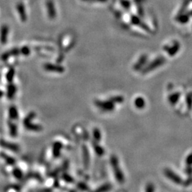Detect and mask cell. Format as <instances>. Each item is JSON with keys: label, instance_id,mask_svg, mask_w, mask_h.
<instances>
[{"label": "cell", "instance_id": "1f68e13d", "mask_svg": "<svg viewBox=\"0 0 192 192\" xmlns=\"http://www.w3.org/2000/svg\"><path fill=\"white\" fill-rule=\"evenodd\" d=\"M187 174L188 175H191L192 174V169L191 167H189V168H187V169L186 170Z\"/></svg>", "mask_w": 192, "mask_h": 192}, {"label": "cell", "instance_id": "8fae6325", "mask_svg": "<svg viewBox=\"0 0 192 192\" xmlns=\"http://www.w3.org/2000/svg\"><path fill=\"white\" fill-rule=\"evenodd\" d=\"M16 92V87L14 84H9L7 88V97L9 99H11L14 97Z\"/></svg>", "mask_w": 192, "mask_h": 192}, {"label": "cell", "instance_id": "8992f818", "mask_svg": "<svg viewBox=\"0 0 192 192\" xmlns=\"http://www.w3.org/2000/svg\"><path fill=\"white\" fill-rule=\"evenodd\" d=\"M164 59L163 58H159V59L154 61L153 62H152L150 65L147 66V67L145 68L143 73H145L150 72V71L153 70V69L156 68L158 67V66L162 65V64H164Z\"/></svg>", "mask_w": 192, "mask_h": 192}, {"label": "cell", "instance_id": "3957f363", "mask_svg": "<svg viewBox=\"0 0 192 192\" xmlns=\"http://www.w3.org/2000/svg\"><path fill=\"white\" fill-rule=\"evenodd\" d=\"M164 173L165 176L168 179H169L174 183L177 184H181L183 183L181 177L177 175L176 174H175L173 171H172L171 169H165Z\"/></svg>", "mask_w": 192, "mask_h": 192}, {"label": "cell", "instance_id": "7c38bea8", "mask_svg": "<svg viewBox=\"0 0 192 192\" xmlns=\"http://www.w3.org/2000/svg\"><path fill=\"white\" fill-rule=\"evenodd\" d=\"M135 105L137 108L142 109L145 106V100L142 97H136L135 100Z\"/></svg>", "mask_w": 192, "mask_h": 192}, {"label": "cell", "instance_id": "ac0fdd59", "mask_svg": "<svg viewBox=\"0 0 192 192\" xmlns=\"http://www.w3.org/2000/svg\"><path fill=\"white\" fill-rule=\"evenodd\" d=\"M30 49H29V47H27V46H23L20 49V54L24 56H29V54H30Z\"/></svg>", "mask_w": 192, "mask_h": 192}, {"label": "cell", "instance_id": "7402d4cb", "mask_svg": "<svg viewBox=\"0 0 192 192\" xmlns=\"http://www.w3.org/2000/svg\"><path fill=\"white\" fill-rule=\"evenodd\" d=\"M83 155H84V163H85V165L88 164L89 155H88V150H86V149H84Z\"/></svg>", "mask_w": 192, "mask_h": 192}, {"label": "cell", "instance_id": "f546056e", "mask_svg": "<svg viewBox=\"0 0 192 192\" xmlns=\"http://www.w3.org/2000/svg\"><path fill=\"white\" fill-rule=\"evenodd\" d=\"M14 175H15V176L17 177V178H21V172L19 171V170H18V169H16L15 171H14Z\"/></svg>", "mask_w": 192, "mask_h": 192}, {"label": "cell", "instance_id": "44dd1931", "mask_svg": "<svg viewBox=\"0 0 192 192\" xmlns=\"http://www.w3.org/2000/svg\"><path fill=\"white\" fill-rule=\"evenodd\" d=\"M110 185H108V184L104 185V186H102L100 187V188H97V190H95V192H105V191H108V190L110 189Z\"/></svg>", "mask_w": 192, "mask_h": 192}, {"label": "cell", "instance_id": "d6a6232c", "mask_svg": "<svg viewBox=\"0 0 192 192\" xmlns=\"http://www.w3.org/2000/svg\"><path fill=\"white\" fill-rule=\"evenodd\" d=\"M191 183H192V179L188 180V181L186 182V185H188V184H191Z\"/></svg>", "mask_w": 192, "mask_h": 192}, {"label": "cell", "instance_id": "484cf974", "mask_svg": "<svg viewBox=\"0 0 192 192\" xmlns=\"http://www.w3.org/2000/svg\"><path fill=\"white\" fill-rule=\"evenodd\" d=\"M146 192H155V186L152 183H149L146 187Z\"/></svg>", "mask_w": 192, "mask_h": 192}, {"label": "cell", "instance_id": "4316f807", "mask_svg": "<svg viewBox=\"0 0 192 192\" xmlns=\"http://www.w3.org/2000/svg\"><path fill=\"white\" fill-rule=\"evenodd\" d=\"M178 50H179V45L176 44V45L174 46L173 49L172 48L171 49L169 50V53L170 55H174V54H175V53H176Z\"/></svg>", "mask_w": 192, "mask_h": 192}, {"label": "cell", "instance_id": "d4e9b609", "mask_svg": "<svg viewBox=\"0 0 192 192\" xmlns=\"http://www.w3.org/2000/svg\"><path fill=\"white\" fill-rule=\"evenodd\" d=\"M94 149H95V151L97 155H102V154H103V150L102 149V147L98 146V145H94Z\"/></svg>", "mask_w": 192, "mask_h": 192}, {"label": "cell", "instance_id": "603a6c76", "mask_svg": "<svg viewBox=\"0 0 192 192\" xmlns=\"http://www.w3.org/2000/svg\"><path fill=\"white\" fill-rule=\"evenodd\" d=\"M131 21H132V23L133 24H135V25H138V26H140V24H142L141 23V21H140V19H139L138 17H137V16H133L132 17V19H131Z\"/></svg>", "mask_w": 192, "mask_h": 192}, {"label": "cell", "instance_id": "277c9868", "mask_svg": "<svg viewBox=\"0 0 192 192\" xmlns=\"http://www.w3.org/2000/svg\"><path fill=\"white\" fill-rule=\"evenodd\" d=\"M9 31V26L6 24H4L1 26V29H0V43L3 45L6 44L7 42Z\"/></svg>", "mask_w": 192, "mask_h": 192}, {"label": "cell", "instance_id": "9c48e42d", "mask_svg": "<svg viewBox=\"0 0 192 192\" xmlns=\"http://www.w3.org/2000/svg\"><path fill=\"white\" fill-rule=\"evenodd\" d=\"M16 9H17L18 13H19V16H20L21 20L23 21V22H25L27 19V16H26V9H25V6H24V4L22 3H18L17 5H16Z\"/></svg>", "mask_w": 192, "mask_h": 192}, {"label": "cell", "instance_id": "6da1fadb", "mask_svg": "<svg viewBox=\"0 0 192 192\" xmlns=\"http://www.w3.org/2000/svg\"><path fill=\"white\" fill-rule=\"evenodd\" d=\"M110 164L112 167L114 174H115V178L117 181L120 183H123L125 181V177H124L123 173H122L121 169H120V165H119V162L116 156H112L110 158Z\"/></svg>", "mask_w": 192, "mask_h": 192}, {"label": "cell", "instance_id": "d6986e66", "mask_svg": "<svg viewBox=\"0 0 192 192\" xmlns=\"http://www.w3.org/2000/svg\"><path fill=\"white\" fill-rule=\"evenodd\" d=\"M61 147H62V146H61V144L58 143V142H57V143H56L55 145H54V155H55V156H57V155L59 154Z\"/></svg>", "mask_w": 192, "mask_h": 192}, {"label": "cell", "instance_id": "9a60e30c", "mask_svg": "<svg viewBox=\"0 0 192 192\" xmlns=\"http://www.w3.org/2000/svg\"><path fill=\"white\" fill-rule=\"evenodd\" d=\"M14 74H15V70H14V68H11L8 71V72L6 73V78L9 83L12 82L14 77Z\"/></svg>", "mask_w": 192, "mask_h": 192}, {"label": "cell", "instance_id": "ba28073f", "mask_svg": "<svg viewBox=\"0 0 192 192\" xmlns=\"http://www.w3.org/2000/svg\"><path fill=\"white\" fill-rule=\"evenodd\" d=\"M46 7H47L48 14L50 19H54L56 16V11L55 9L54 2L51 0H48L46 1Z\"/></svg>", "mask_w": 192, "mask_h": 192}, {"label": "cell", "instance_id": "5bb4252c", "mask_svg": "<svg viewBox=\"0 0 192 192\" xmlns=\"http://www.w3.org/2000/svg\"><path fill=\"white\" fill-rule=\"evenodd\" d=\"M179 97H180V94L178 93V92L172 94V95L169 97V102L172 104V105H174V104H176V102H178Z\"/></svg>", "mask_w": 192, "mask_h": 192}, {"label": "cell", "instance_id": "4dcf8cb0", "mask_svg": "<svg viewBox=\"0 0 192 192\" xmlns=\"http://www.w3.org/2000/svg\"><path fill=\"white\" fill-rule=\"evenodd\" d=\"M122 4L125 7H129V6H130V2L128 1H126V0L122 1Z\"/></svg>", "mask_w": 192, "mask_h": 192}, {"label": "cell", "instance_id": "e0dca14e", "mask_svg": "<svg viewBox=\"0 0 192 192\" xmlns=\"http://www.w3.org/2000/svg\"><path fill=\"white\" fill-rule=\"evenodd\" d=\"M110 100H111L114 103H121V102L124 101V98L122 96H115V97H111Z\"/></svg>", "mask_w": 192, "mask_h": 192}, {"label": "cell", "instance_id": "e575fe53", "mask_svg": "<svg viewBox=\"0 0 192 192\" xmlns=\"http://www.w3.org/2000/svg\"><path fill=\"white\" fill-rule=\"evenodd\" d=\"M3 94H4V92H3L2 91H1V90H0V97H1V96L3 95Z\"/></svg>", "mask_w": 192, "mask_h": 192}, {"label": "cell", "instance_id": "83f0119b", "mask_svg": "<svg viewBox=\"0 0 192 192\" xmlns=\"http://www.w3.org/2000/svg\"><path fill=\"white\" fill-rule=\"evenodd\" d=\"M186 163L188 166H191L192 165V153L188 155V157L186 159Z\"/></svg>", "mask_w": 192, "mask_h": 192}, {"label": "cell", "instance_id": "f1b7e54d", "mask_svg": "<svg viewBox=\"0 0 192 192\" xmlns=\"http://www.w3.org/2000/svg\"><path fill=\"white\" fill-rule=\"evenodd\" d=\"M11 129V136H16V127L15 125H11L10 126Z\"/></svg>", "mask_w": 192, "mask_h": 192}, {"label": "cell", "instance_id": "4fadbf2b", "mask_svg": "<svg viewBox=\"0 0 192 192\" xmlns=\"http://www.w3.org/2000/svg\"><path fill=\"white\" fill-rule=\"evenodd\" d=\"M146 61H147V56H142L141 57H140V59H139L138 61L137 62V64L135 65L134 68H135V70H139V69H140L142 66L145 65V64L146 63Z\"/></svg>", "mask_w": 192, "mask_h": 192}, {"label": "cell", "instance_id": "7a4b0ae2", "mask_svg": "<svg viewBox=\"0 0 192 192\" xmlns=\"http://www.w3.org/2000/svg\"><path fill=\"white\" fill-rule=\"evenodd\" d=\"M95 103L96 106L105 112H110L115 109V105H114L115 103L110 99L109 100H107V101L97 100Z\"/></svg>", "mask_w": 192, "mask_h": 192}, {"label": "cell", "instance_id": "2e32d148", "mask_svg": "<svg viewBox=\"0 0 192 192\" xmlns=\"http://www.w3.org/2000/svg\"><path fill=\"white\" fill-rule=\"evenodd\" d=\"M9 116L12 119L18 118V111L14 106H12L9 109Z\"/></svg>", "mask_w": 192, "mask_h": 192}, {"label": "cell", "instance_id": "5b68a950", "mask_svg": "<svg viewBox=\"0 0 192 192\" xmlns=\"http://www.w3.org/2000/svg\"><path fill=\"white\" fill-rule=\"evenodd\" d=\"M44 69L48 71H50V72H54V73H62L65 71L63 66H58V65H54V64H46L44 66Z\"/></svg>", "mask_w": 192, "mask_h": 192}, {"label": "cell", "instance_id": "52a82bcc", "mask_svg": "<svg viewBox=\"0 0 192 192\" xmlns=\"http://www.w3.org/2000/svg\"><path fill=\"white\" fill-rule=\"evenodd\" d=\"M19 54H20V50L19 49H12L11 50L6 51V52L3 54L1 56V60L5 61L7 60L8 59L11 57V56H19Z\"/></svg>", "mask_w": 192, "mask_h": 192}, {"label": "cell", "instance_id": "ffe728a7", "mask_svg": "<svg viewBox=\"0 0 192 192\" xmlns=\"http://www.w3.org/2000/svg\"><path fill=\"white\" fill-rule=\"evenodd\" d=\"M93 137L95 139V140L97 141H100V138H101V134H100V130H97V129H95L93 131Z\"/></svg>", "mask_w": 192, "mask_h": 192}, {"label": "cell", "instance_id": "cb8c5ba5", "mask_svg": "<svg viewBox=\"0 0 192 192\" xmlns=\"http://www.w3.org/2000/svg\"><path fill=\"white\" fill-rule=\"evenodd\" d=\"M186 104H187V107L188 109L191 110L192 107V95H188L186 98Z\"/></svg>", "mask_w": 192, "mask_h": 192}, {"label": "cell", "instance_id": "836d02e7", "mask_svg": "<svg viewBox=\"0 0 192 192\" xmlns=\"http://www.w3.org/2000/svg\"><path fill=\"white\" fill-rule=\"evenodd\" d=\"M88 1H91V0H88ZM92 1H106L107 0H92Z\"/></svg>", "mask_w": 192, "mask_h": 192}, {"label": "cell", "instance_id": "30bf717a", "mask_svg": "<svg viewBox=\"0 0 192 192\" xmlns=\"http://www.w3.org/2000/svg\"><path fill=\"white\" fill-rule=\"evenodd\" d=\"M1 145H2V147H5V148L8 149V150H12L14 152H17L19 150V147L16 146V145L12 143H9V142H6L4 141H1Z\"/></svg>", "mask_w": 192, "mask_h": 192}]
</instances>
